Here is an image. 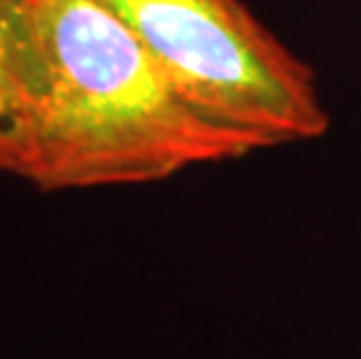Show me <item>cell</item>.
<instances>
[{"instance_id": "1", "label": "cell", "mask_w": 361, "mask_h": 359, "mask_svg": "<svg viewBox=\"0 0 361 359\" xmlns=\"http://www.w3.org/2000/svg\"><path fill=\"white\" fill-rule=\"evenodd\" d=\"M17 171L40 189L166 180L259 152L184 101L103 0H21Z\"/></svg>"}, {"instance_id": "3", "label": "cell", "mask_w": 361, "mask_h": 359, "mask_svg": "<svg viewBox=\"0 0 361 359\" xmlns=\"http://www.w3.org/2000/svg\"><path fill=\"white\" fill-rule=\"evenodd\" d=\"M21 0H0V171H17L19 154V24Z\"/></svg>"}, {"instance_id": "2", "label": "cell", "mask_w": 361, "mask_h": 359, "mask_svg": "<svg viewBox=\"0 0 361 359\" xmlns=\"http://www.w3.org/2000/svg\"><path fill=\"white\" fill-rule=\"evenodd\" d=\"M205 119L257 150L329 131L314 75L240 0H103Z\"/></svg>"}]
</instances>
